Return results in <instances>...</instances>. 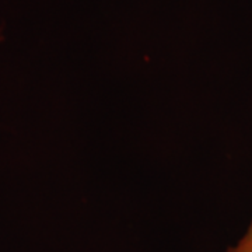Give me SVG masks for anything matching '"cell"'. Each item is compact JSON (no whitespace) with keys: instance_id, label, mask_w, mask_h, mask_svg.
<instances>
[{"instance_id":"obj_1","label":"cell","mask_w":252,"mask_h":252,"mask_svg":"<svg viewBox=\"0 0 252 252\" xmlns=\"http://www.w3.org/2000/svg\"><path fill=\"white\" fill-rule=\"evenodd\" d=\"M227 252H252V223L243 235V238L234 247L228 248Z\"/></svg>"}]
</instances>
